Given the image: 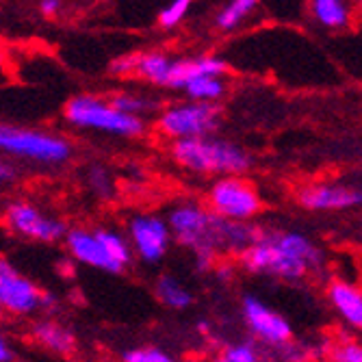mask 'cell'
<instances>
[{
    "mask_svg": "<svg viewBox=\"0 0 362 362\" xmlns=\"http://www.w3.org/2000/svg\"><path fill=\"white\" fill-rule=\"evenodd\" d=\"M111 103L115 109H119L122 113L126 115H135V117H141L146 111H150L154 105H150V100L141 95H130V93H119V95H113Z\"/></svg>",
    "mask_w": 362,
    "mask_h": 362,
    "instance_id": "23",
    "label": "cell"
},
{
    "mask_svg": "<svg viewBox=\"0 0 362 362\" xmlns=\"http://www.w3.org/2000/svg\"><path fill=\"white\" fill-rule=\"evenodd\" d=\"M239 258L245 272L286 282L304 280L323 265V252L310 237L295 230H262L258 241L239 254Z\"/></svg>",
    "mask_w": 362,
    "mask_h": 362,
    "instance_id": "1",
    "label": "cell"
},
{
    "mask_svg": "<svg viewBox=\"0 0 362 362\" xmlns=\"http://www.w3.org/2000/svg\"><path fill=\"white\" fill-rule=\"evenodd\" d=\"M126 237L133 245L135 256L146 265H156L165 258L174 235L165 217L152 213H137L126 223Z\"/></svg>",
    "mask_w": 362,
    "mask_h": 362,
    "instance_id": "10",
    "label": "cell"
},
{
    "mask_svg": "<svg viewBox=\"0 0 362 362\" xmlns=\"http://www.w3.org/2000/svg\"><path fill=\"white\" fill-rule=\"evenodd\" d=\"M223 91H226V83L221 81V76H204L185 87V93L193 103H211V105L213 100H219Z\"/></svg>",
    "mask_w": 362,
    "mask_h": 362,
    "instance_id": "19",
    "label": "cell"
},
{
    "mask_svg": "<svg viewBox=\"0 0 362 362\" xmlns=\"http://www.w3.org/2000/svg\"><path fill=\"white\" fill-rule=\"evenodd\" d=\"M5 223L13 235L37 243H57L70 233L59 217L42 213L28 200H11L5 209Z\"/></svg>",
    "mask_w": 362,
    "mask_h": 362,
    "instance_id": "9",
    "label": "cell"
},
{
    "mask_svg": "<svg viewBox=\"0 0 362 362\" xmlns=\"http://www.w3.org/2000/svg\"><path fill=\"white\" fill-rule=\"evenodd\" d=\"M139 57L141 54H122L111 63V72L115 74H133L139 68Z\"/></svg>",
    "mask_w": 362,
    "mask_h": 362,
    "instance_id": "28",
    "label": "cell"
},
{
    "mask_svg": "<svg viewBox=\"0 0 362 362\" xmlns=\"http://www.w3.org/2000/svg\"><path fill=\"white\" fill-rule=\"evenodd\" d=\"M243 319L250 327V332L265 345L284 347L293 339V327L284 315L267 306L256 295H245L241 302Z\"/></svg>",
    "mask_w": 362,
    "mask_h": 362,
    "instance_id": "12",
    "label": "cell"
},
{
    "mask_svg": "<svg viewBox=\"0 0 362 362\" xmlns=\"http://www.w3.org/2000/svg\"><path fill=\"white\" fill-rule=\"evenodd\" d=\"M154 293L158 302L172 310H185L193 304V293L174 276H160L154 284Z\"/></svg>",
    "mask_w": 362,
    "mask_h": 362,
    "instance_id": "17",
    "label": "cell"
},
{
    "mask_svg": "<svg viewBox=\"0 0 362 362\" xmlns=\"http://www.w3.org/2000/svg\"><path fill=\"white\" fill-rule=\"evenodd\" d=\"M215 362H230V360H226V358H223V356H221V358H217V360H215Z\"/></svg>",
    "mask_w": 362,
    "mask_h": 362,
    "instance_id": "33",
    "label": "cell"
},
{
    "mask_svg": "<svg viewBox=\"0 0 362 362\" xmlns=\"http://www.w3.org/2000/svg\"><path fill=\"white\" fill-rule=\"evenodd\" d=\"M170 154L182 170L200 176H243L252 168V156L241 146L213 135L172 141Z\"/></svg>",
    "mask_w": 362,
    "mask_h": 362,
    "instance_id": "2",
    "label": "cell"
},
{
    "mask_svg": "<svg viewBox=\"0 0 362 362\" xmlns=\"http://www.w3.org/2000/svg\"><path fill=\"white\" fill-rule=\"evenodd\" d=\"M122 362H178L172 354L163 351L158 347L146 345V347H135V349H128L122 356Z\"/></svg>",
    "mask_w": 362,
    "mask_h": 362,
    "instance_id": "22",
    "label": "cell"
},
{
    "mask_svg": "<svg viewBox=\"0 0 362 362\" xmlns=\"http://www.w3.org/2000/svg\"><path fill=\"white\" fill-rule=\"evenodd\" d=\"M158 130L172 141L211 137L219 124V109L211 103H182L158 115Z\"/></svg>",
    "mask_w": 362,
    "mask_h": 362,
    "instance_id": "8",
    "label": "cell"
},
{
    "mask_svg": "<svg viewBox=\"0 0 362 362\" xmlns=\"http://www.w3.org/2000/svg\"><path fill=\"white\" fill-rule=\"evenodd\" d=\"M65 119L76 128L98 130V133H109L124 139H135L146 133V124L141 117L126 115L113 107L111 100L98 95H76L65 105Z\"/></svg>",
    "mask_w": 362,
    "mask_h": 362,
    "instance_id": "5",
    "label": "cell"
},
{
    "mask_svg": "<svg viewBox=\"0 0 362 362\" xmlns=\"http://www.w3.org/2000/svg\"><path fill=\"white\" fill-rule=\"evenodd\" d=\"M165 219L172 228L174 241H178L182 247H189L195 254L197 262H200V269L211 267V262L219 254V215L193 200H185L174 204Z\"/></svg>",
    "mask_w": 362,
    "mask_h": 362,
    "instance_id": "4",
    "label": "cell"
},
{
    "mask_svg": "<svg viewBox=\"0 0 362 362\" xmlns=\"http://www.w3.org/2000/svg\"><path fill=\"white\" fill-rule=\"evenodd\" d=\"M30 337L37 345H42L44 349H48L50 354H57V356H70L76 349L74 332L54 319L35 321L30 327Z\"/></svg>",
    "mask_w": 362,
    "mask_h": 362,
    "instance_id": "16",
    "label": "cell"
},
{
    "mask_svg": "<svg viewBox=\"0 0 362 362\" xmlns=\"http://www.w3.org/2000/svg\"><path fill=\"white\" fill-rule=\"evenodd\" d=\"M223 358L230 362H260L258 349L252 343H233L223 349Z\"/></svg>",
    "mask_w": 362,
    "mask_h": 362,
    "instance_id": "25",
    "label": "cell"
},
{
    "mask_svg": "<svg viewBox=\"0 0 362 362\" xmlns=\"http://www.w3.org/2000/svg\"><path fill=\"white\" fill-rule=\"evenodd\" d=\"M44 291L20 274L9 260L0 262V306L13 317H30L42 310Z\"/></svg>",
    "mask_w": 362,
    "mask_h": 362,
    "instance_id": "11",
    "label": "cell"
},
{
    "mask_svg": "<svg viewBox=\"0 0 362 362\" xmlns=\"http://www.w3.org/2000/svg\"><path fill=\"white\" fill-rule=\"evenodd\" d=\"M18 178V170L11 165V163L3 160L0 163V180H3V185H9Z\"/></svg>",
    "mask_w": 362,
    "mask_h": 362,
    "instance_id": "29",
    "label": "cell"
},
{
    "mask_svg": "<svg viewBox=\"0 0 362 362\" xmlns=\"http://www.w3.org/2000/svg\"><path fill=\"white\" fill-rule=\"evenodd\" d=\"M226 72V63L213 57H200V59H182L174 61L165 87L172 89H185L189 83L204 78V76H221Z\"/></svg>",
    "mask_w": 362,
    "mask_h": 362,
    "instance_id": "15",
    "label": "cell"
},
{
    "mask_svg": "<svg viewBox=\"0 0 362 362\" xmlns=\"http://www.w3.org/2000/svg\"><path fill=\"white\" fill-rule=\"evenodd\" d=\"M191 0H172V3L160 11V24L163 26H176L189 11Z\"/></svg>",
    "mask_w": 362,
    "mask_h": 362,
    "instance_id": "27",
    "label": "cell"
},
{
    "mask_svg": "<svg viewBox=\"0 0 362 362\" xmlns=\"http://www.w3.org/2000/svg\"><path fill=\"white\" fill-rule=\"evenodd\" d=\"M172 63H174V61H170L165 54H158V52L141 54V57H139L137 74L144 76L146 81L154 83V85L165 87V81H168V74H170Z\"/></svg>",
    "mask_w": 362,
    "mask_h": 362,
    "instance_id": "18",
    "label": "cell"
},
{
    "mask_svg": "<svg viewBox=\"0 0 362 362\" xmlns=\"http://www.w3.org/2000/svg\"><path fill=\"white\" fill-rule=\"evenodd\" d=\"M16 360V349L13 345L3 337L0 339V362H13Z\"/></svg>",
    "mask_w": 362,
    "mask_h": 362,
    "instance_id": "30",
    "label": "cell"
},
{
    "mask_svg": "<svg viewBox=\"0 0 362 362\" xmlns=\"http://www.w3.org/2000/svg\"><path fill=\"white\" fill-rule=\"evenodd\" d=\"M332 362H362V343L358 341H341L332 349Z\"/></svg>",
    "mask_w": 362,
    "mask_h": 362,
    "instance_id": "26",
    "label": "cell"
},
{
    "mask_svg": "<svg viewBox=\"0 0 362 362\" xmlns=\"http://www.w3.org/2000/svg\"><path fill=\"white\" fill-rule=\"evenodd\" d=\"M313 13L321 24L332 28L347 24L349 18L345 0H313Z\"/></svg>",
    "mask_w": 362,
    "mask_h": 362,
    "instance_id": "20",
    "label": "cell"
},
{
    "mask_svg": "<svg viewBox=\"0 0 362 362\" xmlns=\"http://www.w3.org/2000/svg\"><path fill=\"white\" fill-rule=\"evenodd\" d=\"M57 306V298L52 293H44V302H42V310H52Z\"/></svg>",
    "mask_w": 362,
    "mask_h": 362,
    "instance_id": "32",
    "label": "cell"
},
{
    "mask_svg": "<svg viewBox=\"0 0 362 362\" xmlns=\"http://www.w3.org/2000/svg\"><path fill=\"white\" fill-rule=\"evenodd\" d=\"M61 7V0H42V11L46 16H54Z\"/></svg>",
    "mask_w": 362,
    "mask_h": 362,
    "instance_id": "31",
    "label": "cell"
},
{
    "mask_svg": "<svg viewBox=\"0 0 362 362\" xmlns=\"http://www.w3.org/2000/svg\"><path fill=\"white\" fill-rule=\"evenodd\" d=\"M360 5H362V0H360Z\"/></svg>",
    "mask_w": 362,
    "mask_h": 362,
    "instance_id": "34",
    "label": "cell"
},
{
    "mask_svg": "<svg viewBox=\"0 0 362 362\" xmlns=\"http://www.w3.org/2000/svg\"><path fill=\"white\" fill-rule=\"evenodd\" d=\"M256 3H258V0H233V3H230V5L219 13V18H217L219 28H223V30L235 28V26L254 9Z\"/></svg>",
    "mask_w": 362,
    "mask_h": 362,
    "instance_id": "21",
    "label": "cell"
},
{
    "mask_svg": "<svg viewBox=\"0 0 362 362\" xmlns=\"http://www.w3.org/2000/svg\"><path fill=\"white\" fill-rule=\"evenodd\" d=\"M327 300L339 317L354 330L362 332V288L347 280H334L327 284Z\"/></svg>",
    "mask_w": 362,
    "mask_h": 362,
    "instance_id": "14",
    "label": "cell"
},
{
    "mask_svg": "<svg viewBox=\"0 0 362 362\" xmlns=\"http://www.w3.org/2000/svg\"><path fill=\"white\" fill-rule=\"evenodd\" d=\"M209 209L228 221H252L262 211V197L250 180L223 176L209 189Z\"/></svg>",
    "mask_w": 362,
    "mask_h": 362,
    "instance_id": "7",
    "label": "cell"
},
{
    "mask_svg": "<svg viewBox=\"0 0 362 362\" xmlns=\"http://www.w3.org/2000/svg\"><path fill=\"white\" fill-rule=\"evenodd\" d=\"M300 204L306 211L327 213V211H349L362 206V189L337 182L308 185L300 191Z\"/></svg>",
    "mask_w": 362,
    "mask_h": 362,
    "instance_id": "13",
    "label": "cell"
},
{
    "mask_svg": "<svg viewBox=\"0 0 362 362\" xmlns=\"http://www.w3.org/2000/svg\"><path fill=\"white\" fill-rule=\"evenodd\" d=\"M65 362H68V360H65Z\"/></svg>",
    "mask_w": 362,
    "mask_h": 362,
    "instance_id": "35",
    "label": "cell"
},
{
    "mask_svg": "<svg viewBox=\"0 0 362 362\" xmlns=\"http://www.w3.org/2000/svg\"><path fill=\"white\" fill-rule=\"evenodd\" d=\"M0 148L9 156L42 163V165H61L72 156V146L68 139L46 133V130L11 124L0 128Z\"/></svg>",
    "mask_w": 362,
    "mask_h": 362,
    "instance_id": "6",
    "label": "cell"
},
{
    "mask_svg": "<svg viewBox=\"0 0 362 362\" xmlns=\"http://www.w3.org/2000/svg\"><path fill=\"white\" fill-rule=\"evenodd\" d=\"M87 187L98 195V197H109L113 193V180L105 168H91L87 172Z\"/></svg>",
    "mask_w": 362,
    "mask_h": 362,
    "instance_id": "24",
    "label": "cell"
},
{
    "mask_svg": "<svg viewBox=\"0 0 362 362\" xmlns=\"http://www.w3.org/2000/svg\"><path fill=\"white\" fill-rule=\"evenodd\" d=\"M72 260L113 276L124 274L135 258L128 237L111 228H72L65 237Z\"/></svg>",
    "mask_w": 362,
    "mask_h": 362,
    "instance_id": "3",
    "label": "cell"
}]
</instances>
